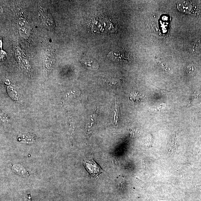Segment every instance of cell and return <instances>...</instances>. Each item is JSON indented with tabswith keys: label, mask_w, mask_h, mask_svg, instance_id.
Segmentation results:
<instances>
[{
	"label": "cell",
	"mask_w": 201,
	"mask_h": 201,
	"mask_svg": "<svg viewBox=\"0 0 201 201\" xmlns=\"http://www.w3.org/2000/svg\"><path fill=\"white\" fill-rule=\"evenodd\" d=\"M19 33L22 37L27 38L30 34V29L29 24L24 19H19Z\"/></svg>",
	"instance_id": "obj_2"
},
{
	"label": "cell",
	"mask_w": 201,
	"mask_h": 201,
	"mask_svg": "<svg viewBox=\"0 0 201 201\" xmlns=\"http://www.w3.org/2000/svg\"><path fill=\"white\" fill-rule=\"evenodd\" d=\"M197 69L194 66L190 65L187 67L186 72L189 76H193L196 74Z\"/></svg>",
	"instance_id": "obj_7"
},
{
	"label": "cell",
	"mask_w": 201,
	"mask_h": 201,
	"mask_svg": "<svg viewBox=\"0 0 201 201\" xmlns=\"http://www.w3.org/2000/svg\"><path fill=\"white\" fill-rule=\"evenodd\" d=\"M13 171L19 175L25 176L27 172L23 166L19 165H15L12 167Z\"/></svg>",
	"instance_id": "obj_5"
},
{
	"label": "cell",
	"mask_w": 201,
	"mask_h": 201,
	"mask_svg": "<svg viewBox=\"0 0 201 201\" xmlns=\"http://www.w3.org/2000/svg\"><path fill=\"white\" fill-rule=\"evenodd\" d=\"M44 62L46 67L48 69L52 68L53 65V58L52 55L50 52H47L46 54L45 57Z\"/></svg>",
	"instance_id": "obj_6"
},
{
	"label": "cell",
	"mask_w": 201,
	"mask_h": 201,
	"mask_svg": "<svg viewBox=\"0 0 201 201\" xmlns=\"http://www.w3.org/2000/svg\"><path fill=\"white\" fill-rule=\"evenodd\" d=\"M46 18L44 21L45 24L47 27L50 28H52L53 27L54 23L52 19L47 16H46Z\"/></svg>",
	"instance_id": "obj_8"
},
{
	"label": "cell",
	"mask_w": 201,
	"mask_h": 201,
	"mask_svg": "<svg viewBox=\"0 0 201 201\" xmlns=\"http://www.w3.org/2000/svg\"><path fill=\"white\" fill-rule=\"evenodd\" d=\"M18 140L23 143H32L35 141V137L33 135L30 133H23L18 136Z\"/></svg>",
	"instance_id": "obj_3"
},
{
	"label": "cell",
	"mask_w": 201,
	"mask_h": 201,
	"mask_svg": "<svg viewBox=\"0 0 201 201\" xmlns=\"http://www.w3.org/2000/svg\"><path fill=\"white\" fill-rule=\"evenodd\" d=\"M145 97V95L139 94L138 92H132L130 94V99L133 103H137L142 101Z\"/></svg>",
	"instance_id": "obj_4"
},
{
	"label": "cell",
	"mask_w": 201,
	"mask_h": 201,
	"mask_svg": "<svg viewBox=\"0 0 201 201\" xmlns=\"http://www.w3.org/2000/svg\"><path fill=\"white\" fill-rule=\"evenodd\" d=\"M85 164L86 170L92 176L97 177L103 172L100 166L92 158L88 159Z\"/></svg>",
	"instance_id": "obj_1"
},
{
	"label": "cell",
	"mask_w": 201,
	"mask_h": 201,
	"mask_svg": "<svg viewBox=\"0 0 201 201\" xmlns=\"http://www.w3.org/2000/svg\"><path fill=\"white\" fill-rule=\"evenodd\" d=\"M198 94H196V92H195L194 94H193V95L191 97V99H190V100L188 104L187 105V107L192 105L193 104L194 102L195 101L194 100L195 99L197 100L198 98Z\"/></svg>",
	"instance_id": "obj_9"
}]
</instances>
